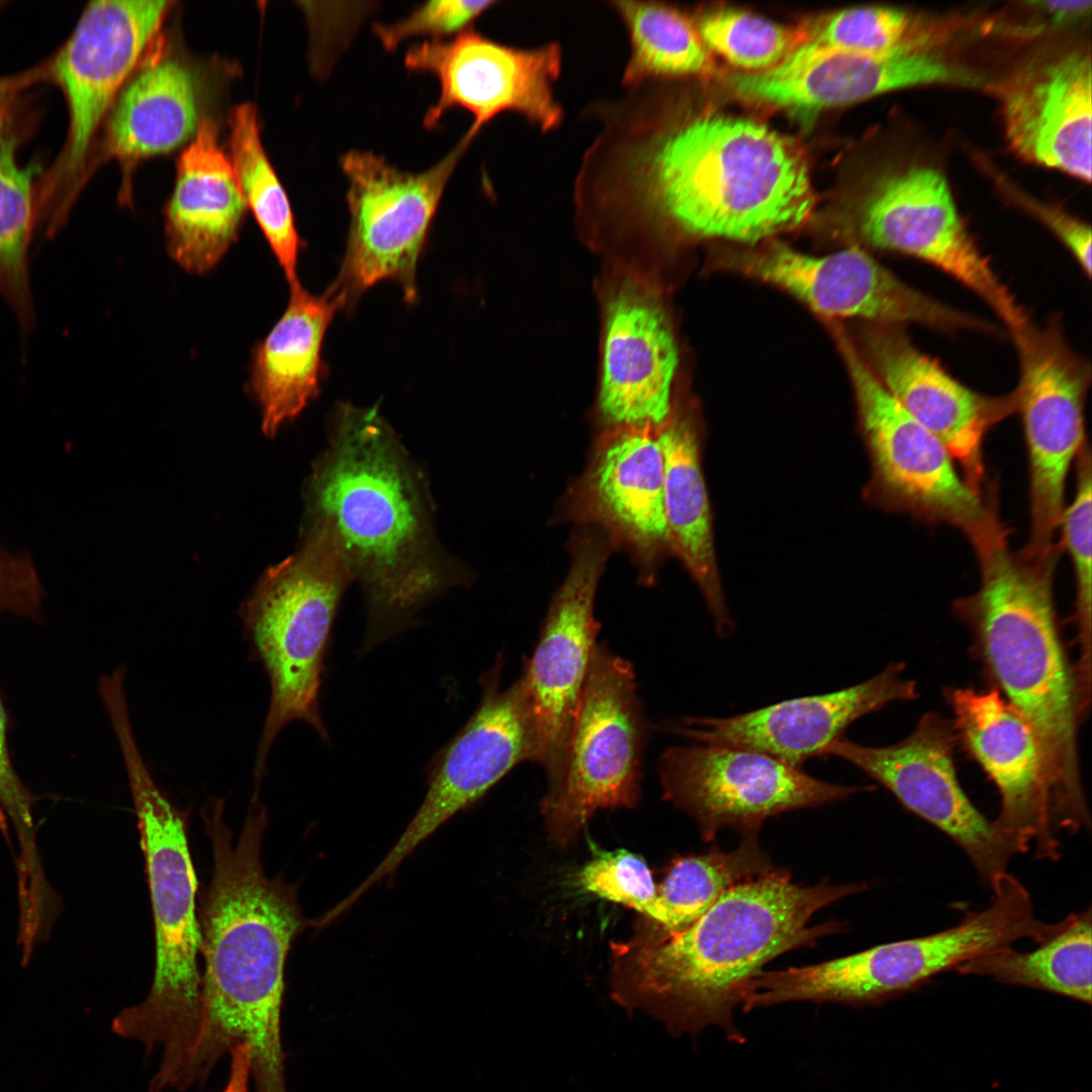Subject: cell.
<instances>
[{"instance_id":"1","label":"cell","mask_w":1092,"mask_h":1092,"mask_svg":"<svg viewBox=\"0 0 1092 1092\" xmlns=\"http://www.w3.org/2000/svg\"><path fill=\"white\" fill-rule=\"evenodd\" d=\"M584 113L599 127L572 195L594 229L756 243L813 209L807 164L789 140L751 119L679 109L660 80Z\"/></svg>"},{"instance_id":"2","label":"cell","mask_w":1092,"mask_h":1092,"mask_svg":"<svg viewBox=\"0 0 1092 1092\" xmlns=\"http://www.w3.org/2000/svg\"><path fill=\"white\" fill-rule=\"evenodd\" d=\"M866 887H803L775 868L729 889L678 932L636 926L629 939L611 942L612 996L629 1010L659 1019L672 1035H697L715 1026L731 1042L743 1043L734 1011L755 977L777 957L840 931L842 922H809L820 909Z\"/></svg>"},{"instance_id":"3","label":"cell","mask_w":1092,"mask_h":1092,"mask_svg":"<svg viewBox=\"0 0 1092 1092\" xmlns=\"http://www.w3.org/2000/svg\"><path fill=\"white\" fill-rule=\"evenodd\" d=\"M305 494L308 520L327 524L362 584V654L413 627L460 581L437 541L421 471L377 407L337 406Z\"/></svg>"},{"instance_id":"4","label":"cell","mask_w":1092,"mask_h":1092,"mask_svg":"<svg viewBox=\"0 0 1092 1092\" xmlns=\"http://www.w3.org/2000/svg\"><path fill=\"white\" fill-rule=\"evenodd\" d=\"M224 800L210 797L201 818L213 852L201 907L202 1034L199 1067L207 1078L239 1044L249 1048L255 1092H287L281 1012L284 969L294 938L311 920L295 886L269 879L262 864L267 809L254 792L236 844Z\"/></svg>"},{"instance_id":"5","label":"cell","mask_w":1092,"mask_h":1092,"mask_svg":"<svg viewBox=\"0 0 1092 1092\" xmlns=\"http://www.w3.org/2000/svg\"><path fill=\"white\" fill-rule=\"evenodd\" d=\"M1007 538L976 552L979 587L953 609L988 675L1034 730L1058 822L1075 833L1090 825L1078 751V728L1090 705L1059 629L1054 574L1061 549L1030 554L1012 550Z\"/></svg>"},{"instance_id":"6","label":"cell","mask_w":1092,"mask_h":1092,"mask_svg":"<svg viewBox=\"0 0 1092 1092\" xmlns=\"http://www.w3.org/2000/svg\"><path fill=\"white\" fill-rule=\"evenodd\" d=\"M119 747L134 805L145 855L155 934L156 965L148 996L121 1010L112 1031L139 1041L147 1052L162 1049L151 1080L158 1091L184 1090L199 1069L202 1034L200 925L197 880L187 838V814L155 782L133 736Z\"/></svg>"},{"instance_id":"7","label":"cell","mask_w":1092,"mask_h":1092,"mask_svg":"<svg viewBox=\"0 0 1092 1092\" xmlns=\"http://www.w3.org/2000/svg\"><path fill=\"white\" fill-rule=\"evenodd\" d=\"M353 580L331 529L309 520L299 549L270 567L240 609L246 638L271 689L255 758L256 786L273 743L289 723L303 722L330 743L321 695L334 622Z\"/></svg>"},{"instance_id":"8","label":"cell","mask_w":1092,"mask_h":1092,"mask_svg":"<svg viewBox=\"0 0 1092 1092\" xmlns=\"http://www.w3.org/2000/svg\"><path fill=\"white\" fill-rule=\"evenodd\" d=\"M990 887L993 896L987 907L967 913L945 930L815 965L763 972L756 981V999L763 1007L796 1001L875 1005L1019 939L1039 944L1070 920L1069 915L1053 923L1037 919L1027 889L1007 872Z\"/></svg>"},{"instance_id":"9","label":"cell","mask_w":1092,"mask_h":1092,"mask_svg":"<svg viewBox=\"0 0 1092 1092\" xmlns=\"http://www.w3.org/2000/svg\"><path fill=\"white\" fill-rule=\"evenodd\" d=\"M842 348L880 499L925 524L959 529L974 550L1009 533L993 492L972 487L945 446L900 405L852 345L843 341Z\"/></svg>"},{"instance_id":"10","label":"cell","mask_w":1092,"mask_h":1092,"mask_svg":"<svg viewBox=\"0 0 1092 1092\" xmlns=\"http://www.w3.org/2000/svg\"><path fill=\"white\" fill-rule=\"evenodd\" d=\"M647 722L630 662L594 648L558 789L542 801L552 843L564 848L594 813L631 808L640 795Z\"/></svg>"},{"instance_id":"11","label":"cell","mask_w":1092,"mask_h":1092,"mask_svg":"<svg viewBox=\"0 0 1092 1092\" xmlns=\"http://www.w3.org/2000/svg\"><path fill=\"white\" fill-rule=\"evenodd\" d=\"M1015 346L1019 379L1013 390L1028 461L1031 554L1051 550L1065 508L1066 481L1087 442L1085 399L1091 366L1069 343L1060 317L1029 320L1008 332Z\"/></svg>"},{"instance_id":"12","label":"cell","mask_w":1092,"mask_h":1092,"mask_svg":"<svg viewBox=\"0 0 1092 1092\" xmlns=\"http://www.w3.org/2000/svg\"><path fill=\"white\" fill-rule=\"evenodd\" d=\"M465 133L431 168L412 173L373 152L353 150L340 159L348 182L350 228L337 289L347 305L379 281L398 283L417 298L416 272L445 187L472 143Z\"/></svg>"},{"instance_id":"13","label":"cell","mask_w":1092,"mask_h":1092,"mask_svg":"<svg viewBox=\"0 0 1092 1092\" xmlns=\"http://www.w3.org/2000/svg\"><path fill=\"white\" fill-rule=\"evenodd\" d=\"M503 657L482 675L478 705L464 726L430 759L424 800L393 846L345 898L353 906L392 875L419 845L478 802L522 761L536 762L537 739L521 677L500 688Z\"/></svg>"},{"instance_id":"14","label":"cell","mask_w":1092,"mask_h":1092,"mask_svg":"<svg viewBox=\"0 0 1092 1092\" xmlns=\"http://www.w3.org/2000/svg\"><path fill=\"white\" fill-rule=\"evenodd\" d=\"M657 768L664 800L694 818L706 842L724 828L755 835L776 815L875 789L827 783L756 750L697 742L666 748Z\"/></svg>"},{"instance_id":"15","label":"cell","mask_w":1092,"mask_h":1092,"mask_svg":"<svg viewBox=\"0 0 1092 1092\" xmlns=\"http://www.w3.org/2000/svg\"><path fill=\"white\" fill-rule=\"evenodd\" d=\"M857 231L873 248L925 262L953 278L1008 332L1031 318L969 232L939 171L911 166L883 179L859 207Z\"/></svg>"},{"instance_id":"16","label":"cell","mask_w":1092,"mask_h":1092,"mask_svg":"<svg viewBox=\"0 0 1092 1092\" xmlns=\"http://www.w3.org/2000/svg\"><path fill=\"white\" fill-rule=\"evenodd\" d=\"M404 64L412 71L434 75L440 83L439 99L424 118L427 128L435 127L454 107L472 114L466 133L473 140L504 112L522 116L542 133L557 130L564 120L554 92L563 64L557 41L519 48L468 28L449 40L413 46Z\"/></svg>"},{"instance_id":"17","label":"cell","mask_w":1092,"mask_h":1092,"mask_svg":"<svg viewBox=\"0 0 1092 1092\" xmlns=\"http://www.w3.org/2000/svg\"><path fill=\"white\" fill-rule=\"evenodd\" d=\"M728 266L775 284L831 316L919 325L938 332L997 334V328L906 283L859 247L822 257L774 243L727 258Z\"/></svg>"},{"instance_id":"18","label":"cell","mask_w":1092,"mask_h":1092,"mask_svg":"<svg viewBox=\"0 0 1092 1092\" xmlns=\"http://www.w3.org/2000/svg\"><path fill=\"white\" fill-rule=\"evenodd\" d=\"M569 571L556 592L539 641L520 676L537 739L538 762L547 793L559 787L568 741L586 678L600 623L595 618L597 588L610 554L605 537L590 531L572 542Z\"/></svg>"},{"instance_id":"19","label":"cell","mask_w":1092,"mask_h":1092,"mask_svg":"<svg viewBox=\"0 0 1092 1092\" xmlns=\"http://www.w3.org/2000/svg\"><path fill=\"white\" fill-rule=\"evenodd\" d=\"M952 720L925 713L904 740L882 747L857 744L843 736L822 756L842 758L889 790L909 811L947 834L968 855L981 879L991 886L1006 872L1013 853L963 791L953 750Z\"/></svg>"},{"instance_id":"20","label":"cell","mask_w":1092,"mask_h":1092,"mask_svg":"<svg viewBox=\"0 0 1092 1092\" xmlns=\"http://www.w3.org/2000/svg\"><path fill=\"white\" fill-rule=\"evenodd\" d=\"M958 744L998 789L1001 808L993 821L1014 854L1060 856V826L1037 736L997 689L947 688Z\"/></svg>"},{"instance_id":"21","label":"cell","mask_w":1092,"mask_h":1092,"mask_svg":"<svg viewBox=\"0 0 1092 1092\" xmlns=\"http://www.w3.org/2000/svg\"><path fill=\"white\" fill-rule=\"evenodd\" d=\"M861 345L864 362L885 388L945 446L967 482L984 491V441L1016 414L1013 390L994 396L968 387L918 348L903 326L871 324Z\"/></svg>"},{"instance_id":"22","label":"cell","mask_w":1092,"mask_h":1092,"mask_svg":"<svg viewBox=\"0 0 1092 1092\" xmlns=\"http://www.w3.org/2000/svg\"><path fill=\"white\" fill-rule=\"evenodd\" d=\"M678 349L657 292L619 279L603 305L598 408L609 428L658 429L672 415Z\"/></svg>"},{"instance_id":"23","label":"cell","mask_w":1092,"mask_h":1092,"mask_svg":"<svg viewBox=\"0 0 1092 1092\" xmlns=\"http://www.w3.org/2000/svg\"><path fill=\"white\" fill-rule=\"evenodd\" d=\"M172 4L100 0L84 9L53 66L69 111L68 173L83 170L97 129Z\"/></svg>"},{"instance_id":"24","label":"cell","mask_w":1092,"mask_h":1092,"mask_svg":"<svg viewBox=\"0 0 1092 1092\" xmlns=\"http://www.w3.org/2000/svg\"><path fill=\"white\" fill-rule=\"evenodd\" d=\"M866 55L804 41L776 67L728 76L739 96L780 106L821 108L920 85L976 86L980 77L934 51Z\"/></svg>"},{"instance_id":"25","label":"cell","mask_w":1092,"mask_h":1092,"mask_svg":"<svg viewBox=\"0 0 1092 1092\" xmlns=\"http://www.w3.org/2000/svg\"><path fill=\"white\" fill-rule=\"evenodd\" d=\"M893 662L876 676L828 694L794 698L728 718H685L665 727L697 743L756 750L800 767L843 736L857 719L918 698L916 681Z\"/></svg>"},{"instance_id":"26","label":"cell","mask_w":1092,"mask_h":1092,"mask_svg":"<svg viewBox=\"0 0 1092 1092\" xmlns=\"http://www.w3.org/2000/svg\"><path fill=\"white\" fill-rule=\"evenodd\" d=\"M1091 58L1082 49L1038 56L998 87L1011 149L1022 159L1091 180Z\"/></svg>"},{"instance_id":"27","label":"cell","mask_w":1092,"mask_h":1092,"mask_svg":"<svg viewBox=\"0 0 1092 1092\" xmlns=\"http://www.w3.org/2000/svg\"><path fill=\"white\" fill-rule=\"evenodd\" d=\"M571 496L575 518L605 528L645 565L670 548L657 429L609 428Z\"/></svg>"},{"instance_id":"28","label":"cell","mask_w":1092,"mask_h":1092,"mask_svg":"<svg viewBox=\"0 0 1092 1092\" xmlns=\"http://www.w3.org/2000/svg\"><path fill=\"white\" fill-rule=\"evenodd\" d=\"M247 207L217 127L205 118L177 164L165 211L169 255L190 273L210 271L237 240Z\"/></svg>"},{"instance_id":"29","label":"cell","mask_w":1092,"mask_h":1092,"mask_svg":"<svg viewBox=\"0 0 1092 1092\" xmlns=\"http://www.w3.org/2000/svg\"><path fill=\"white\" fill-rule=\"evenodd\" d=\"M346 305L334 284L321 295L300 284L290 287L283 314L253 353L250 388L260 404L266 436L273 437L318 394L324 338Z\"/></svg>"},{"instance_id":"30","label":"cell","mask_w":1092,"mask_h":1092,"mask_svg":"<svg viewBox=\"0 0 1092 1092\" xmlns=\"http://www.w3.org/2000/svg\"><path fill=\"white\" fill-rule=\"evenodd\" d=\"M197 81L178 57L151 54L115 99L106 125V153L124 172L122 197L131 171L150 156L185 143L199 126Z\"/></svg>"},{"instance_id":"31","label":"cell","mask_w":1092,"mask_h":1092,"mask_svg":"<svg viewBox=\"0 0 1092 1092\" xmlns=\"http://www.w3.org/2000/svg\"><path fill=\"white\" fill-rule=\"evenodd\" d=\"M664 465V502L670 549L700 586L722 637L733 631L717 572L711 512L695 426L672 415L657 429Z\"/></svg>"},{"instance_id":"32","label":"cell","mask_w":1092,"mask_h":1092,"mask_svg":"<svg viewBox=\"0 0 1092 1092\" xmlns=\"http://www.w3.org/2000/svg\"><path fill=\"white\" fill-rule=\"evenodd\" d=\"M775 869L760 848L757 834L743 836L739 846L714 847L702 854L678 856L657 887L652 919L637 926L660 934L678 932L699 919L732 887Z\"/></svg>"},{"instance_id":"33","label":"cell","mask_w":1092,"mask_h":1092,"mask_svg":"<svg viewBox=\"0 0 1092 1092\" xmlns=\"http://www.w3.org/2000/svg\"><path fill=\"white\" fill-rule=\"evenodd\" d=\"M1091 910L1072 913L1057 934L1027 952L1012 946L976 957L956 968L963 975L988 976L1005 984L1053 992L1091 1003Z\"/></svg>"},{"instance_id":"34","label":"cell","mask_w":1092,"mask_h":1092,"mask_svg":"<svg viewBox=\"0 0 1092 1092\" xmlns=\"http://www.w3.org/2000/svg\"><path fill=\"white\" fill-rule=\"evenodd\" d=\"M624 25L629 56L623 88L651 80L711 74L714 64L695 25L678 9L653 1H610Z\"/></svg>"},{"instance_id":"35","label":"cell","mask_w":1092,"mask_h":1092,"mask_svg":"<svg viewBox=\"0 0 1092 1092\" xmlns=\"http://www.w3.org/2000/svg\"><path fill=\"white\" fill-rule=\"evenodd\" d=\"M18 136L8 98L0 91V295L23 331L33 323L27 254L37 207L34 168L18 159Z\"/></svg>"},{"instance_id":"36","label":"cell","mask_w":1092,"mask_h":1092,"mask_svg":"<svg viewBox=\"0 0 1092 1092\" xmlns=\"http://www.w3.org/2000/svg\"><path fill=\"white\" fill-rule=\"evenodd\" d=\"M231 163L249 206L276 257L289 286L300 284L297 259L300 240L292 208L263 148L257 108L237 106L230 116Z\"/></svg>"},{"instance_id":"37","label":"cell","mask_w":1092,"mask_h":1092,"mask_svg":"<svg viewBox=\"0 0 1092 1092\" xmlns=\"http://www.w3.org/2000/svg\"><path fill=\"white\" fill-rule=\"evenodd\" d=\"M949 24L907 10L858 7L834 13L812 33L810 40L838 51L880 55L938 46Z\"/></svg>"},{"instance_id":"38","label":"cell","mask_w":1092,"mask_h":1092,"mask_svg":"<svg viewBox=\"0 0 1092 1092\" xmlns=\"http://www.w3.org/2000/svg\"><path fill=\"white\" fill-rule=\"evenodd\" d=\"M695 27L707 49L745 73L776 67L804 42L806 36L800 30L734 9L705 12Z\"/></svg>"},{"instance_id":"39","label":"cell","mask_w":1092,"mask_h":1092,"mask_svg":"<svg viewBox=\"0 0 1092 1092\" xmlns=\"http://www.w3.org/2000/svg\"><path fill=\"white\" fill-rule=\"evenodd\" d=\"M1076 463V486L1072 502L1061 515L1059 527L1064 545L1071 558L1076 585L1075 622L1078 630L1079 659L1075 665L1079 685L1085 697H1091V513L1092 467L1088 441L1079 452Z\"/></svg>"},{"instance_id":"40","label":"cell","mask_w":1092,"mask_h":1092,"mask_svg":"<svg viewBox=\"0 0 1092 1092\" xmlns=\"http://www.w3.org/2000/svg\"><path fill=\"white\" fill-rule=\"evenodd\" d=\"M576 884L583 892L634 909L652 919L657 887L646 862L624 849L594 857L578 873Z\"/></svg>"},{"instance_id":"41","label":"cell","mask_w":1092,"mask_h":1092,"mask_svg":"<svg viewBox=\"0 0 1092 1092\" xmlns=\"http://www.w3.org/2000/svg\"><path fill=\"white\" fill-rule=\"evenodd\" d=\"M496 1L439 0L426 2L408 16L390 24H377L374 33L387 51L415 36L440 40L446 35L469 28L477 17L492 8Z\"/></svg>"},{"instance_id":"42","label":"cell","mask_w":1092,"mask_h":1092,"mask_svg":"<svg viewBox=\"0 0 1092 1092\" xmlns=\"http://www.w3.org/2000/svg\"><path fill=\"white\" fill-rule=\"evenodd\" d=\"M0 805L8 814L17 833L21 850L19 885L36 890L47 881L35 844L31 799L15 774L6 746V721L0 701Z\"/></svg>"},{"instance_id":"43","label":"cell","mask_w":1092,"mask_h":1092,"mask_svg":"<svg viewBox=\"0 0 1092 1092\" xmlns=\"http://www.w3.org/2000/svg\"><path fill=\"white\" fill-rule=\"evenodd\" d=\"M1015 194L1016 201L1039 219L1066 247L1088 278L1091 276V229L1081 219L1065 210L1037 201L1025 195Z\"/></svg>"},{"instance_id":"44","label":"cell","mask_w":1092,"mask_h":1092,"mask_svg":"<svg viewBox=\"0 0 1092 1092\" xmlns=\"http://www.w3.org/2000/svg\"><path fill=\"white\" fill-rule=\"evenodd\" d=\"M39 590L38 581L28 558L0 553V608H27Z\"/></svg>"},{"instance_id":"45","label":"cell","mask_w":1092,"mask_h":1092,"mask_svg":"<svg viewBox=\"0 0 1092 1092\" xmlns=\"http://www.w3.org/2000/svg\"><path fill=\"white\" fill-rule=\"evenodd\" d=\"M231 1065L228 1081L219 1092H250L251 1071L249 1048L239 1044L230 1053Z\"/></svg>"}]
</instances>
